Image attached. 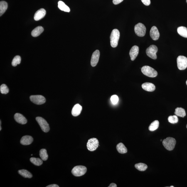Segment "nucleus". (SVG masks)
<instances>
[{"label":"nucleus","instance_id":"1","mask_svg":"<svg viewBox=\"0 0 187 187\" xmlns=\"http://www.w3.org/2000/svg\"><path fill=\"white\" fill-rule=\"evenodd\" d=\"M120 36V33L117 29L113 30L110 36V43L111 47L115 48L117 46Z\"/></svg>","mask_w":187,"mask_h":187},{"label":"nucleus","instance_id":"2","mask_svg":"<svg viewBox=\"0 0 187 187\" xmlns=\"http://www.w3.org/2000/svg\"><path fill=\"white\" fill-rule=\"evenodd\" d=\"M176 144V140L173 138L168 137L163 141V144L167 150H173Z\"/></svg>","mask_w":187,"mask_h":187},{"label":"nucleus","instance_id":"3","mask_svg":"<svg viewBox=\"0 0 187 187\" xmlns=\"http://www.w3.org/2000/svg\"><path fill=\"white\" fill-rule=\"evenodd\" d=\"M141 72L144 75L148 77L154 78L157 76L158 73L154 68L148 65L143 66L141 69Z\"/></svg>","mask_w":187,"mask_h":187},{"label":"nucleus","instance_id":"4","mask_svg":"<svg viewBox=\"0 0 187 187\" xmlns=\"http://www.w3.org/2000/svg\"><path fill=\"white\" fill-rule=\"evenodd\" d=\"M87 168L83 166H77L72 169V172L74 176L76 177L83 176L86 172Z\"/></svg>","mask_w":187,"mask_h":187},{"label":"nucleus","instance_id":"5","mask_svg":"<svg viewBox=\"0 0 187 187\" xmlns=\"http://www.w3.org/2000/svg\"><path fill=\"white\" fill-rule=\"evenodd\" d=\"M146 27L142 23H138L134 26L135 33L138 36H144L146 34Z\"/></svg>","mask_w":187,"mask_h":187},{"label":"nucleus","instance_id":"6","mask_svg":"<svg viewBox=\"0 0 187 187\" xmlns=\"http://www.w3.org/2000/svg\"><path fill=\"white\" fill-rule=\"evenodd\" d=\"M99 146V141L96 138L89 140L87 142V147L88 150L93 151L96 150Z\"/></svg>","mask_w":187,"mask_h":187},{"label":"nucleus","instance_id":"7","mask_svg":"<svg viewBox=\"0 0 187 187\" xmlns=\"http://www.w3.org/2000/svg\"><path fill=\"white\" fill-rule=\"evenodd\" d=\"M158 48L155 45H152L146 49V53L148 56L153 59L157 58L156 53L158 51Z\"/></svg>","mask_w":187,"mask_h":187},{"label":"nucleus","instance_id":"8","mask_svg":"<svg viewBox=\"0 0 187 187\" xmlns=\"http://www.w3.org/2000/svg\"><path fill=\"white\" fill-rule=\"evenodd\" d=\"M178 67L180 70H185L187 67V58L186 57L180 55L177 59Z\"/></svg>","mask_w":187,"mask_h":187},{"label":"nucleus","instance_id":"9","mask_svg":"<svg viewBox=\"0 0 187 187\" xmlns=\"http://www.w3.org/2000/svg\"><path fill=\"white\" fill-rule=\"evenodd\" d=\"M36 119L43 132H48L49 131L50 127L49 124L45 119L41 117H37L36 118Z\"/></svg>","mask_w":187,"mask_h":187},{"label":"nucleus","instance_id":"10","mask_svg":"<svg viewBox=\"0 0 187 187\" xmlns=\"http://www.w3.org/2000/svg\"><path fill=\"white\" fill-rule=\"evenodd\" d=\"M30 100L37 105H41L46 102V99L43 96L40 95H32L30 97Z\"/></svg>","mask_w":187,"mask_h":187},{"label":"nucleus","instance_id":"11","mask_svg":"<svg viewBox=\"0 0 187 187\" xmlns=\"http://www.w3.org/2000/svg\"><path fill=\"white\" fill-rule=\"evenodd\" d=\"M99 56H100V52L99 50H96L92 53L90 62L91 65L92 67H95L97 65L99 62Z\"/></svg>","mask_w":187,"mask_h":187},{"label":"nucleus","instance_id":"12","mask_svg":"<svg viewBox=\"0 0 187 187\" xmlns=\"http://www.w3.org/2000/svg\"><path fill=\"white\" fill-rule=\"evenodd\" d=\"M150 34L153 40L156 41L158 39L160 34L158 28L156 26H153L151 28L150 32Z\"/></svg>","mask_w":187,"mask_h":187},{"label":"nucleus","instance_id":"13","mask_svg":"<svg viewBox=\"0 0 187 187\" xmlns=\"http://www.w3.org/2000/svg\"><path fill=\"white\" fill-rule=\"evenodd\" d=\"M139 52V47L136 45H134L131 48L129 53L131 60L134 61L135 59L138 55Z\"/></svg>","mask_w":187,"mask_h":187},{"label":"nucleus","instance_id":"14","mask_svg":"<svg viewBox=\"0 0 187 187\" xmlns=\"http://www.w3.org/2000/svg\"><path fill=\"white\" fill-rule=\"evenodd\" d=\"M46 14V11L43 8H41L35 13L34 16V19L36 21H39L44 17Z\"/></svg>","mask_w":187,"mask_h":187},{"label":"nucleus","instance_id":"15","mask_svg":"<svg viewBox=\"0 0 187 187\" xmlns=\"http://www.w3.org/2000/svg\"><path fill=\"white\" fill-rule=\"evenodd\" d=\"M14 117L15 120L19 124H25L27 123V120L26 118L21 114L16 113L15 114Z\"/></svg>","mask_w":187,"mask_h":187},{"label":"nucleus","instance_id":"16","mask_svg":"<svg viewBox=\"0 0 187 187\" xmlns=\"http://www.w3.org/2000/svg\"><path fill=\"white\" fill-rule=\"evenodd\" d=\"M33 141V138L31 136H25L22 138L20 142L23 145H28L31 144Z\"/></svg>","mask_w":187,"mask_h":187},{"label":"nucleus","instance_id":"17","mask_svg":"<svg viewBox=\"0 0 187 187\" xmlns=\"http://www.w3.org/2000/svg\"><path fill=\"white\" fill-rule=\"evenodd\" d=\"M142 87L143 89L148 92H153L155 90V86L150 82H145L142 85Z\"/></svg>","mask_w":187,"mask_h":187},{"label":"nucleus","instance_id":"18","mask_svg":"<svg viewBox=\"0 0 187 187\" xmlns=\"http://www.w3.org/2000/svg\"><path fill=\"white\" fill-rule=\"evenodd\" d=\"M82 110V107L79 104H76L74 106L72 109V113L74 117H77L80 115Z\"/></svg>","mask_w":187,"mask_h":187},{"label":"nucleus","instance_id":"19","mask_svg":"<svg viewBox=\"0 0 187 187\" xmlns=\"http://www.w3.org/2000/svg\"><path fill=\"white\" fill-rule=\"evenodd\" d=\"M44 31V29L43 27L38 26L34 28L31 32L32 36L34 37H36L39 36Z\"/></svg>","mask_w":187,"mask_h":187},{"label":"nucleus","instance_id":"20","mask_svg":"<svg viewBox=\"0 0 187 187\" xmlns=\"http://www.w3.org/2000/svg\"><path fill=\"white\" fill-rule=\"evenodd\" d=\"M7 7V3L5 1H2L0 2V16H1L5 12Z\"/></svg>","mask_w":187,"mask_h":187},{"label":"nucleus","instance_id":"21","mask_svg":"<svg viewBox=\"0 0 187 187\" xmlns=\"http://www.w3.org/2000/svg\"><path fill=\"white\" fill-rule=\"evenodd\" d=\"M58 7L61 11L67 12H70V9L68 6L65 4V3L61 1H59L58 2Z\"/></svg>","mask_w":187,"mask_h":187},{"label":"nucleus","instance_id":"22","mask_svg":"<svg viewBox=\"0 0 187 187\" xmlns=\"http://www.w3.org/2000/svg\"><path fill=\"white\" fill-rule=\"evenodd\" d=\"M117 149L118 152L120 154H125L127 152V148L122 143H119L117 144Z\"/></svg>","mask_w":187,"mask_h":187},{"label":"nucleus","instance_id":"23","mask_svg":"<svg viewBox=\"0 0 187 187\" xmlns=\"http://www.w3.org/2000/svg\"><path fill=\"white\" fill-rule=\"evenodd\" d=\"M178 32L181 36L187 38V28L184 26H180L178 28Z\"/></svg>","mask_w":187,"mask_h":187},{"label":"nucleus","instance_id":"24","mask_svg":"<svg viewBox=\"0 0 187 187\" xmlns=\"http://www.w3.org/2000/svg\"><path fill=\"white\" fill-rule=\"evenodd\" d=\"M175 114L176 116L184 117L186 115L185 109L182 108L177 107L176 109Z\"/></svg>","mask_w":187,"mask_h":187},{"label":"nucleus","instance_id":"25","mask_svg":"<svg viewBox=\"0 0 187 187\" xmlns=\"http://www.w3.org/2000/svg\"><path fill=\"white\" fill-rule=\"evenodd\" d=\"M18 173L24 178H31L32 177V175L31 173L27 170L25 169H22L19 170L18 171Z\"/></svg>","mask_w":187,"mask_h":187},{"label":"nucleus","instance_id":"26","mask_svg":"<svg viewBox=\"0 0 187 187\" xmlns=\"http://www.w3.org/2000/svg\"><path fill=\"white\" fill-rule=\"evenodd\" d=\"M30 161L32 164L37 166H40L43 164V160L39 158L32 157L30 158Z\"/></svg>","mask_w":187,"mask_h":187},{"label":"nucleus","instance_id":"27","mask_svg":"<svg viewBox=\"0 0 187 187\" xmlns=\"http://www.w3.org/2000/svg\"><path fill=\"white\" fill-rule=\"evenodd\" d=\"M135 167L139 171H144L147 169L148 166L144 163H139L135 165Z\"/></svg>","mask_w":187,"mask_h":187},{"label":"nucleus","instance_id":"28","mask_svg":"<svg viewBox=\"0 0 187 187\" xmlns=\"http://www.w3.org/2000/svg\"><path fill=\"white\" fill-rule=\"evenodd\" d=\"M40 156L43 161H46L48 159V155L46 149H43L40 151Z\"/></svg>","mask_w":187,"mask_h":187},{"label":"nucleus","instance_id":"29","mask_svg":"<svg viewBox=\"0 0 187 187\" xmlns=\"http://www.w3.org/2000/svg\"><path fill=\"white\" fill-rule=\"evenodd\" d=\"M159 126V122L158 120H155L149 126V130L151 131L156 130Z\"/></svg>","mask_w":187,"mask_h":187},{"label":"nucleus","instance_id":"30","mask_svg":"<svg viewBox=\"0 0 187 187\" xmlns=\"http://www.w3.org/2000/svg\"><path fill=\"white\" fill-rule=\"evenodd\" d=\"M21 57L19 55H16L14 57L12 61V65L13 66L16 67L18 65H19L21 62Z\"/></svg>","mask_w":187,"mask_h":187},{"label":"nucleus","instance_id":"31","mask_svg":"<svg viewBox=\"0 0 187 187\" xmlns=\"http://www.w3.org/2000/svg\"><path fill=\"white\" fill-rule=\"evenodd\" d=\"M168 121L172 124H176L178 122V119L177 116H170L168 117Z\"/></svg>","mask_w":187,"mask_h":187},{"label":"nucleus","instance_id":"32","mask_svg":"<svg viewBox=\"0 0 187 187\" xmlns=\"http://www.w3.org/2000/svg\"><path fill=\"white\" fill-rule=\"evenodd\" d=\"M0 91L2 94H6L9 92V89L5 84H2L0 87Z\"/></svg>","mask_w":187,"mask_h":187},{"label":"nucleus","instance_id":"33","mask_svg":"<svg viewBox=\"0 0 187 187\" xmlns=\"http://www.w3.org/2000/svg\"><path fill=\"white\" fill-rule=\"evenodd\" d=\"M119 97L117 95H113L111 98V101L112 103L113 104H116L119 101Z\"/></svg>","mask_w":187,"mask_h":187},{"label":"nucleus","instance_id":"34","mask_svg":"<svg viewBox=\"0 0 187 187\" xmlns=\"http://www.w3.org/2000/svg\"><path fill=\"white\" fill-rule=\"evenodd\" d=\"M141 1L146 6H149L151 4L150 0H141Z\"/></svg>","mask_w":187,"mask_h":187},{"label":"nucleus","instance_id":"35","mask_svg":"<svg viewBox=\"0 0 187 187\" xmlns=\"http://www.w3.org/2000/svg\"><path fill=\"white\" fill-rule=\"evenodd\" d=\"M124 0H113V2L114 5H117L122 2Z\"/></svg>","mask_w":187,"mask_h":187},{"label":"nucleus","instance_id":"36","mask_svg":"<svg viewBox=\"0 0 187 187\" xmlns=\"http://www.w3.org/2000/svg\"><path fill=\"white\" fill-rule=\"evenodd\" d=\"M59 186L58 185L53 184L50 185H49L48 186H47V187H59Z\"/></svg>","mask_w":187,"mask_h":187},{"label":"nucleus","instance_id":"37","mask_svg":"<svg viewBox=\"0 0 187 187\" xmlns=\"http://www.w3.org/2000/svg\"><path fill=\"white\" fill-rule=\"evenodd\" d=\"M109 187H117V185L115 184L114 183H112L110 185H109Z\"/></svg>","mask_w":187,"mask_h":187},{"label":"nucleus","instance_id":"38","mask_svg":"<svg viewBox=\"0 0 187 187\" xmlns=\"http://www.w3.org/2000/svg\"><path fill=\"white\" fill-rule=\"evenodd\" d=\"M1 121H0V131H1Z\"/></svg>","mask_w":187,"mask_h":187},{"label":"nucleus","instance_id":"39","mask_svg":"<svg viewBox=\"0 0 187 187\" xmlns=\"http://www.w3.org/2000/svg\"><path fill=\"white\" fill-rule=\"evenodd\" d=\"M170 187H174V186H170Z\"/></svg>","mask_w":187,"mask_h":187},{"label":"nucleus","instance_id":"40","mask_svg":"<svg viewBox=\"0 0 187 187\" xmlns=\"http://www.w3.org/2000/svg\"><path fill=\"white\" fill-rule=\"evenodd\" d=\"M186 85H187V80L186 82Z\"/></svg>","mask_w":187,"mask_h":187},{"label":"nucleus","instance_id":"41","mask_svg":"<svg viewBox=\"0 0 187 187\" xmlns=\"http://www.w3.org/2000/svg\"><path fill=\"white\" fill-rule=\"evenodd\" d=\"M31 156H33V154H31Z\"/></svg>","mask_w":187,"mask_h":187},{"label":"nucleus","instance_id":"42","mask_svg":"<svg viewBox=\"0 0 187 187\" xmlns=\"http://www.w3.org/2000/svg\"><path fill=\"white\" fill-rule=\"evenodd\" d=\"M162 141V140H161V141Z\"/></svg>","mask_w":187,"mask_h":187},{"label":"nucleus","instance_id":"43","mask_svg":"<svg viewBox=\"0 0 187 187\" xmlns=\"http://www.w3.org/2000/svg\"><path fill=\"white\" fill-rule=\"evenodd\" d=\"M186 128H187V125H186Z\"/></svg>","mask_w":187,"mask_h":187},{"label":"nucleus","instance_id":"44","mask_svg":"<svg viewBox=\"0 0 187 187\" xmlns=\"http://www.w3.org/2000/svg\"></svg>","mask_w":187,"mask_h":187}]
</instances>
